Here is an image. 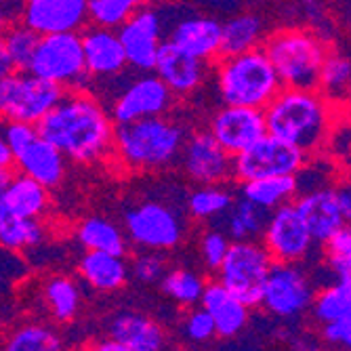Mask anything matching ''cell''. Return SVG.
I'll use <instances>...</instances> for the list:
<instances>
[{
  "label": "cell",
  "instance_id": "cell-1",
  "mask_svg": "<svg viewBox=\"0 0 351 351\" xmlns=\"http://www.w3.org/2000/svg\"><path fill=\"white\" fill-rule=\"evenodd\" d=\"M40 135L78 165L101 162L114 156L116 122L112 112L84 88L66 90L61 101L38 124Z\"/></svg>",
  "mask_w": 351,
  "mask_h": 351
},
{
  "label": "cell",
  "instance_id": "cell-2",
  "mask_svg": "<svg viewBox=\"0 0 351 351\" xmlns=\"http://www.w3.org/2000/svg\"><path fill=\"white\" fill-rule=\"evenodd\" d=\"M265 118L271 135L315 154L332 135L335 106L317 88L284 86L265 108Z\"/></svg>",
  "mask_w": 351,
  "mask_h": 351
},
{
  "label": "cell",
  "instance_id": "cell-3",
  "mask_svg": "<svg viewBox=\"0 0 351 351\" xmlns=\"http://www.w3.org/2000/svg\"><path fill=\"white\" fill-rule=\"evenodd\" d=\"M185 129L169 116L116 124L114 160L126 171H162L179 160Z\"/></svg>",
  "mask_w": 351,
  "mask_h": 351
},
{
  "label": "cell",
  "instance_id": "cell-4",
  "mask_svg": "<svg viewBox=\"0 0 351 351\" xmlns=\"http://www.w3.org/2000/svg\"><path fill=\"white\" fill-rule=\"evenodd\" d=\"M217 93L226 106L265 110L284 88L265 49H252L217 59Z\"/></svg>",
  "mask_w": 351,
  "mask_h": 351
},
{
  "label": "cell",
  "instance_id": "cell-5",
  "mask_svg": "<svg viewBox=\"0 0 351 351\" xmlns=\"http://www.w3.org/2000/svg\"><path fill=\"white\" fill-rule=\"evenodd\" d=\"M263 49L284 86L317 88L324 61L330 53L326 40L305 27H282L265 38Z\"/></svg>",
  "mask_w": 351,
  "mask_h": 351
},
{
  "label": "cell",
  "instance_id": "cell-6",
  "mask_svg": "<svg viewBox=\"0 0 351 351\" xmlns=\"http://www.w3.org/2000/svg\"><path fill=\"white\" fill-rule=\"evenodd\" d=\"M274 263L263 242L236 240L217 271V280L248 307H259Z\"/></svg>",
  "mask_w": 351,
  "mask_h": 351
},
{
  "label": "cell",
  "instance_id": "cell-7",
  "mask_svg": "<svg viewBox=\"0 0 351 351\" xmlns=\"http://www.w3.org/2000/svg\"><path fill=\"white\" fill-rule=\"evenodd\" d=\"M29 72L51 80L66 90L84 88L90 80L86 72L84 43L80 32H59V34L40 36Z\"/></svg>",
  "mask_w": 351,
  "mask_h": 351
},
{
  "label": "cell",
  "instance_id": "cell-8",
  "mask_svg": "<svg viewBox=\"0 0 351 351\" xmlns=\"http://www.w3.org/2000/svg\"><path fill=\"white\" fill-rule=\"evenodd\" d=\"M63 95L66 88L29 70L0 76V112L5 120L40 124Z\"/></svg>",
  "mask_w": 351,
  "mask_h": 351
},
{
  "label": "cell",
  "instance_id": "cell-9",
  "mask_svg": "<svg viewBox=\"0 0 351 351\" xmlns=\"http://www.w3.org/2000/svg\"><path fill=\"white\" fill-rule=\"evenodd\" d=\"M124 232L135 246L162 252L183 240V219L160 200H143L124 213Z\"/></svg>",
  "mask_w": 351,
  "mask_h": 351
},
{
  "label": "cell",
  "instance_id": "cell-10",
  "mask_svg": "<svg viewBox=\"0 0 351 351\" xmlns=\"http://www.w3.org/2000/svg\"><path fill=\"white\" fill-rule=\"evenodd\" d=\"M309 160V154L271 133L238 154L234 160V177L238 181L263 177H297Z\"/></svg>",
  "mask_w": 351,
  "mask_h": 351
},
{
  "label": "cell",
  "instance_id": "cell-11",
  "mask_svg": "<svg viewBox=\"0 0 351 351\" xmlns=\"http://www.w3.org/2000/svg\"><path fill=\"white\" fill-rule=\"evenodd\" d=\"M234 160L208 129L189 133L179 156L183 173L196 185H223L234 177Z\"/></svg>",
  "mask_w": 351,
  "mask_h": 351
},
{
  "label": "cell",
  "instance_id": "cell-12",
  "mask_svg": "<svg viewBox=\"0 0 351 351\" xmlns=\"http://www.w3.org/2000/svg\"><path fill=\"white\" fill-rule=\"evenodd\" d=\"M175 93L165 84V80L156 72L141 74L120 88V93L112 99L110 112L116 124H126L143 118L167 116L173 106Z\"/></svg>",
  "mask_w": 351,
  "mask_h": 351
},
{
  "label": "cell",
  "instance_id": "cell-13",
  "mask_svg": "<svg viewBox=\"0 0 351 351\" xmlns=\"http://www.w3.org/2000/svg\"><path fill=\"white\" fill-rule=\"evenodd\" d=\"M118 34L124 45L129 66L141 74L154 72L158 55H160V49L167 43L162 40L165 13L154 7H143L118 27Z\"/></svg>",
  "mask_w": 351,
  "mask_h": 351
},
{
  "label": "cell",
  "instance_id": "cell-14",
  "mask_svg": "<svg viewBox=\"0 0 351 351\" xmlns=\"http://www.w3.org/2000/svg\"><path fill=\"white\" fill-rule=\"evenodd\" d=\"M315 291L299 263H274L261 307L276 317H297L311 309Z\"/></svg>",
  "mask_w": 351,
  "mask_h": 351
},
{
  "label": "cell",
  "instance_id": "cell-15",
  "mask_svg": "<svg viewBox=\"0 0 351 351\" xmlns=\"http://www.w3.org/2000/svg\"><path fill=\"white\" fill-rule=\"evenodd\" d=\"M261 242L276 263H301L315 244L295 202L269 213Z\"/></svg>",
  "mask_w": 351,
  "mask_h": 351
},
{
  "label": "cell",
  "instance_id": "cell-16",
  "mask_svg": "<svg viewBox=\"0 0 351 351\" xmlns=\"http://www.w3.org/2000/svg\"><path fill=\"white\" fill-rule=\"evenodd\" d=\"M208 131L234 158L269 133L265 110L244 106H223L217 110L208 120Z\"/></svg>",
  "mask_w": 351,
  "mask_h": 351
},
{
  "label": "cell",
  "instance_id": "cell-17",
  "mask_svg": "<svg viewBox=\"0 0 351 351\" xmlns=\"http://www.w3.org/2000/svg\"><path fill=\"white\" fill-rule=\"evenodd\" d=\"M90 19V0H23L21 21L40 36L80 32Z\"/></svg>",
  "mask_w": 351,
  "mask_h": 351
},
{
  "label": "cell",
  "instance_id": "cell-18",
  "mask_svg": "<svg viewBox=\"0 0 351 351\" xmlns=\"http://www.w3.org/2000/svg\"><path fill=\"white\" fill-rule=\"evenodd\" d=\"M15 169L0 171V217L40 219L49 204V187Z\"/></svg>",
  "mask_w": 351,
  "mask_h": 351
},
{
  "label": "cell",
  "instance_id": "cell-19",
  "mask_svg": "<svg viewBox=\"0 0 351 351\" xmlns=\"http://www.w3.org/2000/svg\"><path fill=\"white\" fill-rule=\"evenodd\" d=\"M221 36L223 23L200 13L181 15L167 32L169 43L206 63L221 57Z\"/></svg>",
  "mask_w": 351,
  "mask_h": 351
},
{
  "label": "cell",
  "instance_id": "cell-20",
  "mask_svg": "<svg viewBox=\"0 0 351 351\" xmlns=\"http://www.w3.org/2000/svg\"><path fill=\"white\" fill-rule=\"evenodd\" d=\"M86 72L90 80H112L129 66L118 29L93 25L82 32Z\"/></svg>",
  "mask_w": 351,
  "mask_h": 351
},
{
  "label": "cell",
  "instance_id": "cell-21",
  "mask_svg": "<svg viewBox=\"0 0 351 351\" xmlns=\"http://www.w3.org/2000/svg\"><path fill=\"white\" fill-rule=\"evenodd\" d=\"M295 206L299 215L303 217L315 244L324 246L345 226L335 185L299 194V198L295 200Z\"/></svg>",
  "mask_w": 351,
  "mask_h": 351
},
{
  "label": "cell",
  "instance_id": "cell-22",
  "mask_svg": "<svg viewBox=\"0 0 351 351\" xmlns=\"http://www.w3.org/2000/svg\"><path fill=\"white\" fill-rule=\"evenodd\" d=\"M158 76L175 95H189L202 86L206 78V61L185 53L183 49L175 47L173 43H165L158 55L156 70Z\"/></svg>",
  "mask_w": 351,
  "mask_h": 351
},
{
  "label": "cell",
  "instance_id": "cell-23",
  "mask_svg": "<svg viewBox=\"0 0 351 351\" xmlns=\"http://www.w3.org/2000/svg\"><path fill=\"white\" fill-rule=\"evenodd\" d=\"M200 305L213 315L217 324V335L223 339L238 337L250 320V307L240 301L232 291H228L219 280L206 284Z\"/></svg>",
  "mask_w": 351,
  "mask_h": 351
},
{
  "label": "cell",
  "instance_id": "cell-24",
  "mask_svg": "<svg viewBox=\"0 0 351 351\" xmlns=\"http://www.w3.org/2000/svg\"><path fill=\"white\" fill-rule=\"evenodd\" d=\"M66 162L68 158L40 135L15 156V171L53 189L66 177Z\"/></svg>",
  "mask_w": 351,
  "mask_h": 351
},
{
  "label": "cell",
  "instance_id": "cell-25",
  "mask_svg": "<svg viewBox=\"0 0 351 351\" xmlns=\"http://www.w3.org/2000/svg\"><path fill=\"white\" fill-rule=\"evenodd\" d=\"M108 335L133 351H162L167 343L162 326L137 311L116 313L108 324Z\"/></svg>",
  "mask_w": 351,
  "mask_h": 351
},
{
  "label": "cell",
  "instance_id": "cell-26",
  "mask_svg": "<svg viewBox=\"0 0 351 351\" xmlns=\"http://www.w3.org/2000/svg\"><path fill=\"white\" fill-rule=\"evenodd\" d=\"M80 278L97 293H116L129 280V265L124 254L86 250L78 263Z\"/></svg>",
  "mask_w": 351,
  "mask_h": 351
},
{
  "label": "cell",
  "instance_id": "cell-27",
  "mask_svg": "<svg viewBox=\"0 0 351 351\" xmlns=\"http://www.w3.org/2000/svg\"><path fill=\"white\" fill-rule=\"evenodd\" d=\"M40 34L23 21L7 23L0 43V76L29 70V63L38 49Z\"/></svg>",
  "mask_w": 351,
  "mask_h": 351
},
{
  "label": "cell",
  "instance_id": "cell-28",
  "mask_svg": "<svg viewBox=\"0 0 351 351\" xmlns=\"http://www.w3.org/2000/svg\"><path fill=\"white\" fill-rule=\"evenodd\" d=\"M240 196L271 213L299 198V183L297 177H263L240 181Z\"/></svg>",
  "mask_w": 351,
  "mask_h": 351
},
{
  "label": "cell",
  "instance_id": "cell-29",
  "mask_svg": "<svg viewBox=\"0 0 351 351\" xmlns=\"http://www.w3.org/2000/svg\"><path fill=\"white\" fill-rule=\"evenodd\" d=\"M265 38L267 36H263V19L254 13H240L223 23L221 57L261 49Z\"/></svg>",
  "mask_w": 351,
  "mask_h": 351
},
{
  "label": "cell",
  "instance_id": "cell-30",
  "mask_svg": "<svg viewBox=\"0 0 351 351\" xmlns=\"http://www.w3.org/2000/svg\"><path fill=\"white\" fill-rule=\"evenodd\" d=\"M76 240L86 250H104V252L124 254L129 236H126L114 221L95 215V217H86L78 223Z\"/></svg>",
  "mask_w": 351,
  "mask_h": 351
},
{
  "label": "cell",
  "instance_id": "cell-31",
  "mask_svg": "<svg viewBox=\"0 0 351 351\" xmlns=\"http://www.w3.org/2000/svg\"><path fill=\"white\" fill-rule=\"evenodd\" d=\"M269 219V210L257 206L254 202L246 198L234 200L232 208L223 215V223H226V234L236 240H257L263 236L265 226Z\"/></svg>",
  "mask_w": 351,
  "mask_h": 351
},
{
  "label": "cell",
  "instance_id": "cell-32",
  "mask_svg": "<svg viewBox=\"0 0 351 351\" xmlns=\"http://www.w3.org/2000/svg\"><path fill=\"white\" fill-rule=\"evenodd\" d=\"M317 90L335 106L345 108L351 104V59L343 53L330 51L317 82Z\"/></svg>",
  "mask_w": 351,
  "mask_h": 351
},
{
  "label": "cell",
  "instance_id": "cell-33",
  "mask_svg": "<svg viewBox=\"0 0 351 351\" xmlns=\"http://www.w3.org/2000/svg\"><path fill=\"white\" fill-rule=\"evenodd\" d=\"M43 295L49 311L57 322H72L80 309V289L72 278L55 276L43 286Z\"/></svg>",
  "mask_w": 351,
  "mask_h": 351
},
{
  "label": "cell",
  "instance_id": "cell-34",
  "mask_svg": "<svg viewBox=\"0 0 351 351\" xmlns=\"http://www.w3.org/2000/svg\"><path fill=\"white\" fill-rule=\"evenodd\" d=\"M311 313L317 322H339L351 320V284L349 282H332L315 293Z\"/></svg>",
  "mask_w": 351,
  "mask_h": 351
},
{
  "label": "cell",
  "instance_id": "cell-35",
  "mask_svg": "<svg viewBox=\"0 0 351 351\" xmlns=\"http://www.w3.org/2000/svg\"><path fill=\"white\" fill-rule=\"evenodd\" d=\"M3 351H63V339L47 324L29 322L9 332Z\"/></svg>",
  "mask_w": 351,
  "mask_h": 351
},
{
  "label": "cell",
  "instance_id": "cell-36",
  "mask_svg": "<svg viewBox=\"0 0 351 351\" xmlns=\"http://www.w3.org/2000/svg\"><path fill=\"white\" fill-rule=\"evenodd\" d=\"M45 240L40 219L29 217H0V244L9 252L34 248Z\"/></svg>",
  "mask_w": 351,
  "mask_h": 351
},
{
  "label": "cell",
  "instance_id": "cell-37",
  "mask_svg": "<svg viewBox=\"0 0 351 351\" xmlns=\"http://www.w3.org/2000/svg\"><path fill=\"white\" fill-rule=\"evenodd\" d=\"M160 291L173 299L175 303L183 305V307H194L202 303L204 291H206V282L200 274L185 269V267H177L171 269L162 282H160Z\"/></svg>",
  "mask_w": 351,
  "mask_h": 351
},
{
  "label": "cell",
  "instance_id": "cell-38",
  "mask_svg": "<svg viewBox=\"0 0 351 351\" xmlns=\"http://www.w3.org/2000/svg\"><path fill=\"white\" fill-rule=\"evenodd\" d=\"M234 204L232 191L223 185H198L187 196V210L198 221L223 217Z\"/></svg>",
  "mask_w": 351,
  "mask_h": 351
},
{
  "label": "cell",
  "instance_id": "cell-39",
  "mask_svg": "<svg viewBox=\"0 0 351 351\" xmlns=\"http://www.w3.org/2000/svg\"><path fill=\"white\" fill-rule=\"evenodd\" d=\"M154 3L162 0H90V21L93 25L118 29L135 11Z\"/></svg>",
  "mask_w": 351,
  "mask_h": 351
},
{
  "label": "cell",
  "instance_id": "cell-40",
  "mask_svg": "<svg viewBox=\"0 0 351 351\" xmlns=\"http://www.w3.org/2000/svg\"><path fill=\"white\" fill-rule=\"evenodd\" d=\"M324 259L337 282L351 284V226H345L324 244Z\"/></svg>",
  "mask_w": 351,
  "mask_h": 351
},
{
  "label": "cell",
  "instance_id": "cell-41",
  "mask_svg": "<svg viewBox=\"0 0 351 351\" xmlns=\"http://www.w3.org/2000/svg\"><path fill=\"white\" fill-rule=\"evenodd\" d=\"M232 242H234V240H232L226 232H221V230H208V232L202 236L200 252H202V261H204V265H206L210 271H219L221 263L226 261V257H228Z\"/></svg>",
  "mask_w": 351,
  "mask_h": 351
},
{
  "label": "cell",
  "instance_id": "cell-42",
  "mask_svg": "<svg viewBox=\"0 0 351 351\" xmlns=\"http://www.w3.org/2000/svg\"><path fill=\"white\" fill-rule=\"evenodd\" d=\"M131 271L143 284L162 282V278L169 274L167 271V261L160 254V250H143L141 254H137V257L133 259Z\"/></svg>",
  "mask_w": 351,
  "mask_h": 351
},
{
  "label": "cell",
  "instance_id": "cell-43",
  "mask_svg": "<svg viewBox=\"0 0 351 351\" xmlns=\"http://www.w3.org/2000/svg\"><path fill=\"white\" fill-rule=\"evenodd\" d=\"M183 330L189 341L194 343H206L217 335V324L213 320V315L200 305L196 309H191L183 322Z\"/></svg>",
  "mask_w": 351,
  "mask_h": 351
},
{
  "label": "cell",
  "instance_id": "cell-44",
  "mask_svg": "<svg viewBox=\"0 0 351 351\" xmlns=\"http://www.w3.org/2000/svg\"><path fill=\"white\" fill-rule=\"evenodd\" d=\"M36 137H40L38 124L19 122V120H5V126H3V141L13 149L15 156H17L21 149H25Z\"/></svg>",
  "mask_w": 351,
  "mask_h": 351
},
{
  "label": "cell",
  "instance_id": "cell-45",
  "mask_svg": "<svg viewBox=\"0 0 351 351\" xmlns=\"http://www.w3.org/2000/svg\"><path fill=\"white\" fill-rule=\"evenodd\" d=\"M297 183H299V194L320 189V187H330V185H335L332 183V167L326 162H320V160H317L313 167V162L307 160L305 167L297 175Z\"/></svg>",
  "mask_w": 351,
  "mask_h": 351
},
{
  "label": "cell",
  "instance_id": "cell-46",
  "mask_svg": "<svg viewBox=\"0 0 351 351\" xmlns=\"http://www.w3.org/2000/svg\"><path fill=\"white\" fill-rule=\"evenodd\" d=\"M322 339L332 347L351 351V320L322 324Z\"/></svg>",
  "mask_w": 351,
  "mask_h": 351
},
{
  "label": "cell",
  "instance_id": "cell-47",
  "mask_svg": "<svg viewBox=\"0 0 351 351\" xmlns=\"http://www.w3.org/2000/svg\"><path fill=\"white\" fill-rule=\"evenodd\" d=\"M335 191H337V198L341 204V213L345 223L351 226V179H341L335 183Z\"/></svg>",
  "mask_w": 351,
  "mask_h": 351
},
{
  "label": "cell",
  "instance_id": "cell-48",
  "mask_svg": "<svg viewBox=\"0 0 351 351\" xmlns=\"http://www.w3.org/2000/svg\"><path fill=\"white\" fill-rule=\"evenodd\" d=\"M84 351H133V349H129L126 345H122L114 339H106V341H97V343L88 345Z\"/></svg>",
  "mask_w": 351,
  "mask_h": 351
},
{
  "label": "cell",
  "instance_id": "cell-49",
  "mask_svg": "<svg viewBox=\"0 0 351 351\" xmlns=\"http://www.w3.org/2000/svg\"><path fill=\"white\" fill-rule=\"evenodd\" d=\"M3 169H15V154L3 139H0V171Z\"/></svg>",
  "mask_w": 351,
  "mask_h": 351
}]
</instances>
